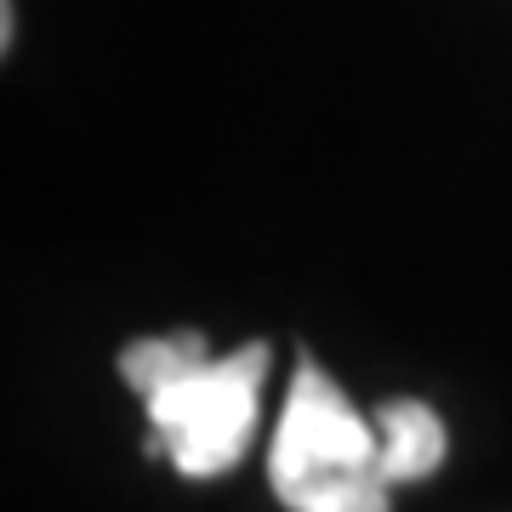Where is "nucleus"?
Listing matches in <instances>:
<instances>
[{
  "mask_svg": "<svg viewBox=\"0 0 512 512\" xmlns=\"http://www.w3.org/2000/svg\"><path fill=\"white\" fill-rule=\"evenodd\" d=\"M120 376L143 399L154 427V456H165L183 478H222L234 473L251 444L262 382H268V342L211 359L205 336H143L120 353Z\"/></svg>",
  "mask_w": 512,
  "mask_h": 512,
  "instance_id": "nucleus-1",
  "label": "nucleus"
},
{
  "mask_svg": "<svg viewBox=\"0 0 512 512\" xmlns=\"http://www.w3.org/2000/svg\"><path fill=\"white\" fill-rule=\"evenodd\" d=\"M268 484L291 512H393L382 427L308 353L268 444Z\"/></svg>",
  "mask_w": 512,
  "mask_h": 512,
  "instance_id": "nucleus-2",
  "label": "nucleus"
},
{
  "mask_svg": "<svg viewBox=\"0 0 512 512\" xmlns=\"http://www.w3.org/2000/svg\"><path fill=\"white\" fill-rule=\"evenodd\" d=\"M376 427H382V444H387V473L393 484H410V478H427L444 467V416L433 404L421 399H387L376 410Z\"/></svg>",
  "mask_w": 512,
  "mask_h": 512,
  "instance_id": "nucleus-3",
  "label": "nucleus"
}]
</instances>
